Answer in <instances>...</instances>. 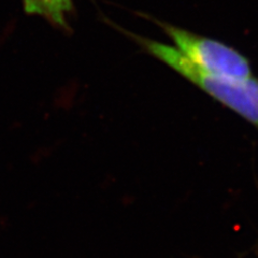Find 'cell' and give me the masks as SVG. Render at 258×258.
Segmentation results:
<instances>
[{
    "instance_id": "cell-1",
    "label": "cell",
    "mask_w": 258,
    "mask_h": 258,
    "mask_svg": "<svg viewBox=\"0 0 258 258\" xmlns=\"http://www.w3.org/2000/svg\"><path fill=\"white\" fill-rule=\"evenodd\" d=\"M118 29L132 38L145 53L164 62L214 100L258 128L257 79L253 77L245 81H237L213 75L192 63L172 45L133 34L120 27Z\"/></svg>"
},
{
    "instance_id": "cell-2",
    "label": "cell",
    "mask_w": 258,
    "mask_h": 258,
    "mask_svg": "<svg viewBox=\"0 0 258 258\" xmlns=\"http://www.w3.org/2000/svg\"><path fill=\"white\" fill-rule=\"evenodd\" d=\"M171 39L173 46L199 68L213 75L237 81L253 78L251 63L235 48L217 40L153 19Z\"/></svg>"
},
{
    "instance_id": "cell-3",
    "label": "cell",
    "mask_w": 258,
    "mask_h": 258,
    "mask_svg": "<svg viewBox=\"0 0 258 258\" xmlns=\"http://www.w3.org/2000/svg\"><path fill=\"white\" fill-rule=\"evenodd\" d=\"M23 8L27 14L42 16L53 26L67 31L68 19L75 10L72 0H23Z\"/></svg>"
}]
</instances>
